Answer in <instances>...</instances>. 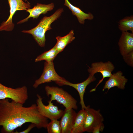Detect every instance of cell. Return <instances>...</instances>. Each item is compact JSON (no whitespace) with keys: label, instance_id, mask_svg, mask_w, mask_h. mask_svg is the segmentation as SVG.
I'll return each mask as SVG.
<instances>
[{"label":"cell","instance_id":"4fadbf2b","mask_svg":"<svg viewBox=\"0 0 133 133\" xmlns=\"http://www.w3.org/2000/svg\"><path fill=\"white\" fill-rule=\"evenodd\" d=\"M54 7V4L53 3L47 4L37 3L32 8H29L26 10V11L30 14L29 16L19 21L17 24H21L26 22L31 17H32L33 19H37L41 14L47 13L48 12L52 10Z\"/></svg>","mask_w":133,"mask_h":133},{"label":"cell","instance_id":"7402d4cb","mask_svg":"<svg viewBox=\"0 0 133 133\" xmlns=\"http://www.w3.org/2000/svg\"><path fill=\"white\" fill-rule=\"evenodd\" d=\"M35 127H36V125L33 123H31V124L29 126L28 128L24 131L19 132H18L17 131H16V132H13V133H29L33 128Z\"/></svg>","mask_w":133,"mask_h":133},{"label":"cell","instance_id":"5bb4252c","mask_svg":"<svg viewBox=\"0 0 133 133\" xmlns=\"http://www.w3.org/2000/svg\"><path fill=\"white\" fill-rule=\"evenodd\" d=\"M122 32L118 44L122 56L133 51V33L128 31Z\"/></svg>","mask_w":133,"mask_h":133},{"label":"cell","instance_id":"d6986e66","mask_svg":"<svg viewBox=\"0 0 133 133\" xmlns=\"http://www.w3.org/2000/svg\"><path fill=\"white\" fill-rule=\"evenodd\" d=\"M118 27L122 31H131L133 33V16L125 17L121 19L118 22Z\"/></svg>","mask_w":133,"mask_h":133},{"label":"cell","instance_id":"ac0fdd59","mask_svg":"<svg viewBox=\"0 0 133 133\" xmlns=\"http://www.w3.org/2000/svg\"><path fill=\"white\" fill-rule=\"evenodd\" d=\"M58 53L55 45L50 50L44 52L38 56L35 59V61L37 62L44 60L47 62H53Z\"/></svg>","mask_w":133,"mask_h":133},{"label":"cell","instance_id":"30bf717a","mask_svg":"<svg viewBox=\"0 0 133 133\" xmlns=\"http://www.w3.org/2000/svg\"><path fill=\"white\" fill-rule=\"evenodd\" d=\"M96 80L94 75H89L88 78L83 82L79 83H73L66 80L63 82V85H66L72 87L75 89L78 92L80 97V103L82 109H85L86 107L84 100V95L87 86L91 82Z\"/></svg>","mask_w":133,"mask_h":133},{"label":"cell","instance_id":"3957f363","mask_svg":"<svg viewBox=\"0 0 133 133\" xmlns=\"http://www.w3.org/2000/svg\"><path fill=\"white\" fill-rule=\"evenodd\" d=\"M46 94L50 96V100H56L65 107V109L77 110V101L71 95L63 88L55 86H46L45 87Z\"/></svg>","mask_w":133,"mask_h":133},{"label":"cell","instance_id":"8992f818","mask_svg":"<svg viewBox=\"0 0 133 133\" xmlns=\"http://www.w3.org/2000/svg\"><path fill=\"white\" fill-rule=\"evenodd\" d=\"M36 96V104L38 110L41 115L51 120H58L61 117L64 111L58 109V107L54 105L50 100L48 101V105H45L43 102L42 98L41 96L37 94Z\"/></svg>","mask_w":133,"mask_h":133},{"label":"cell","instance_id":"7a4b0ae2","mask_svg":"<svg viewBox=\"0 0 133 133\" xmlns=\"http://www.w3.org/2000/svg\"><path fill=\"white\" fill-rule=\"evenodd\" d=\"M63 11V8L58 9L52 15L49 17H44L37 25L29 30H23L22 32L32 34L38 45L43 47L45 45V33L51 30V24L58 18Z\"/></svg>","mask_w":133,"mask_h":133},{"label":"cell","instance_id":"52a82bcc","mask_svg":"<svg viewBox=\"0 0 133 133\" xmlns=\"http://www.w3.org/2000/svg\"><path fill=\"white\" fill-rule=\"evenodd\" d=\"M10 8V15L6 21L2 23L0 26V31H10L13 29L14 25L12 18L16 12L18 10H27L31 7L30 3H26L22 0H8Z\"/></svg>","mask_w":133,"mask_h":133},{"label":"cell","instance_id":"6da1fadb","mask_svg":"<svg viewBox=\"0 0 133 133\" xmlns=\"http://www.w3.org/2000/svg\"><path fill=\"white\" fill-rule=\"evenodd\" d=\"M7 98L0 100V126L2 133H13L26 123L35 124L38 129L46 128L48 119L39 112L36 104L28 107Z\"/></svg>","mask_w":133,"mask_h":133},{"label":"cell","instance_id":"9a60e30c","mask_svg":"<svg viewBox=\"0 0 133 133\" xmlns=\"http://www.w3.org/2000/svg\"><path fill=\"white\" fill-rule=\"evenodd\" d=\"M64 5L71 11L73 15L77 17L79 22L81 24H84L85 19L91 20L94 18V16L92 13L84 12L79 8L73 6L68 0H65Z\"/></svg>","mask_w":133,"mask_h":133},{"label":"cell","instance_id":"8fae6325","mask_svg":"<svg viewBox=\"0 0 133 133\" xmlns=\"http://www.w3.org/2000/svg\"><path fill=\"white\" fill-rule=\"evenodd\" d=\"M109 79L105 82L102 91L107 89L108 91L111 88L116 87L118 89H124L128 80L123 75L120 71L112 74Z\"/></svg>","mask_w":133,"mask_h":133},{"label":"cell","instance_id":"5b68a950","mask_svg":"<svg viewBox=\"0 0 133 133\" xmlns=\"http://www.w3.org/2000/svg\"><path fill=\"white\" fill-rule=\"evenodd\" d=\"M66 80L56 73L53 62H45L41 75L38 79L35 81L33 86L34 88H36L42 84L52 81L55 82L60 86H62L63 82Z\"/></svg>","mask_w":133,"mask_h":133},{"label":"cell","instance_id":"603a6c76","mask_svg":"<svg viewBox=\"0 0 133 133\" xmlns=\"http://www.w3.org/2000/svg\"><path fill=\"white\" fill-rule=\"evenodd\" d=\"M104 127V125L103 123L94 129L92 133H100V131L102 132Z\"/></svg>","mask_w":133,"mask_h":133},{"label":"cell","instance_id":"ffe728a7","mask_svg":"<svg viewBox=\"0 0 133 133\" xmlns=\"http://www.w3.org/2000/svg\"><path fill=\"white\" fill-rule=\"evenodd\" d=\"M48 133H62V129L60 121L53 120L48 124L46 128Z\"/></svg>","mask_w":133,"mask_h":133},{"label":"cell","instance_id":"ba28073f","mask_svg":"<svg viewBox=\"0 0 133 133\" xmlns=\"http://www.w3.org/2000/svg\"><path fill=\"white\" fill-rule=\"evenodd\" d=\"M85 116L84 125V132L91 133L94 129L103 124V117L100 110L91 108L89 106L85 109Z\"/></svg>","mask_w":133,"mask_h":133},{"label":"cell","instance_id":"2e32d148","mask_svg":"<svg viewBox=\"0 0 133 133\" xmlns=\"http://www.w3.org/2000/svg\"><path fill=\"white\" fill-rule=\"evenodd\" d=\"M85 116L84 109H82L77 113L71 133H82L85 132L84 125Z\"/></svg>","mask_w":133,"mask_h":133},{"label":"cell","instance_id":"7c38bea8","mask_svg":"<svg viewBox=\"0 0 133 133\" xmlns=\"http://www.w3.org/2000/svg\"><path fill=\"white\" fill-rule=\"evenodd\" d=\"M77 114L73 109H65L60 121L62 133H71Z\"/></svg>","mask_w":133,"mask_h":133},{"label":"cell","instance_id":"44dd1931","mask_svg":"<svg viewBox=\"0 0 133 133\" xmlns=\"http://www.w3.org/2000/svg\"><path fill=\"white\" fill-rule=\"evenodd\" d=\"M125 62L130 66H133V51L122 56Z\"/></svg>","mask_w":133,"mask_h":133},{"label":"cell","instance_id":"e0dca14e","mask_svg":"<svg viewBox=\"0 0 133 133\" xmlns=\"http://www.w3.org/2000/svg\"><path fill=\"white\" fill-rule=\"evenodd\" d=\"M74 34L73 30H72L64 36H58L56 37L57 42L55 45L59 53L62 51L68 44L75 39Z\"/></svg>","mask_w":133,"mask_h":133},{"label":"cell","instance_id":"9c48e42d","mask_svg":"<svg viewBox=\"0 0 133 133\" xmlns=\"http://www.w3.org/2000/svg\"><path fill=\"white\" fill-rule=\"evenodd\" d=\"M115 66L110 61L103 62L101 61L92 63L91 67L88 69V71L91 75H94L96 73L99 72L102 75V78L100 80L95 87L90 91V92L95 91L99 85L106 77H109L112 75V72L114 69Z\"/></svg>","mask_w":133,"mask_h":133},{"label":"cell","instance_id":"277c9868","mask_svg":"<svg viewBox=\"0 0 133 133\" xmlns=\"http://www.w3.org/2000/svg\"><path fill=\"white\" fill-rule=\"evenodd\" d=\"M28 89L25 86L13 88L6 86L0 83V100L10 99L22 104L28 99Z\"/></svg>","mask_w":133,"mask_h":133},{"label":"cell","instance_id":"cb8c5ba5","mask_svg":"<svg viewBox=\"0 0 133 133\" xmlns=\"http://www.w3.org/2000/svg\"><path fill=\"white\" fill-rule=\"evenodd\" d=\"M25 1H27V0H25Z\"/></svg>","mask_w":133,"mask_h":133}]
</instances>
